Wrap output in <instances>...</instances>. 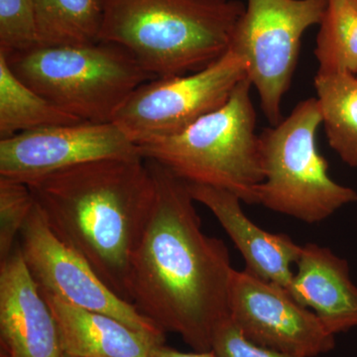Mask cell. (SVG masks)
Here are the masks:
<instances>
[{"label":"cell","mask_w":357,"mask_h":357,"mask_svg":"<svg viewBox=\"0 0 357 357\" xmlns=\"http://www.w3.org/2000/svg\"><path fill=\"white\" fill-rule=\"evenodd\" d=\"M146 162L155 199L131 259L129 301L164 332L178 333L195 351H208L215 328L229 318V248L203 231L187 183Z\"/></svg>","instance_id":"cell-1"},{"label":"cell","mask_w":357,"mask_h":357,"mask_svg":"<svg viewBox=\"0 0 357 357\" xmlns=\"http://www.w3.org/2000/svg\"><path fill=\"white\" fill-rule=\"evenodd\" d=\"M27 185L54 234L130 303L129 268L155 199L146 160L137 155L89 162Z\"/></svg>","instance_id":"cell-2"},{"label":"cell","mask_w":357,"mask_h":357,"mask_svg":"<svg viewBox=\"0 0 357 357\" xmlns=\"http://www.w3.org/2000/svg\"><path fill=\"white\" fill-rule=\"evenodd\" d=\"M100 41L119 45L156 77L204 70L229 51L241 0H102Z\"/></svg>","instance_id":"cell-3"},{"label":"cell","mask_w":357,"mask_h":357,"mask_svg":"<svg viewBox=\"0 0 357 357\" xmlns=\"http://www.w3.org/2000/svg\"><path fill=\"white\" fill-rule=\"evenodd\" d=\"M252 88L245 77L220 109L180 132L141 141L138 154L188 184L220 188L243 203L257 204L256 190L264 174Z\"/></svg>","instance_id":"cell-4"},{"label":"cell","mask_w":357,"mask_h":357,"mask_svg":"<svg viewBox=\"0 0 357 357\" xmlns=\"http://www.w3.org/2000/svg\"><path fill=\"white\" fill-rule=\"evenodd\" d=\"M3 53L23 83L68 114L93 123L112 122L134 89L155 79L130 52L112 42L38 45Z\"/></svg>","instance_id":"cell-5"},{"label":"cell","mask_w":357,"mask_h":357,"mask_svg":"<svg viewBox=\"0 0 357 357\" xmlns=\"http://www.w3.org/2000/svg\"><path fill=\"white\" fill-rule=\"evenodd\" d=\"M321 124L318 100L311 98L298 103L280 123L262 131L264 178L256 190L257 204L312 225L356 203V190L328 175V162L317 144Z\"/></svg>","instance_id":"cell-6"},{"label":"cell","mask_w":357,"mask_h":357,"mask_svg":"<svg viewBox=\"0 0 357 357\" xmlns=\"http://www.w3.org/2000/svg\"><path fill=\"white\" fill-rule=\"evenodd\" d=\"M328 0H248L230 51L244 59L272 126L282 121V102L290 89L304 33L319 24Z\"/></svg>","instance_id":"cell-7"},{"label":"cell","mask_w":357,"mask_h":357,"mask_svg":"<svg viewBox=\"0 0 357 357\" xmlns=\"http://www.w3.org/2000/svg\"><path fill=\"white\" fill-rule=\"evenodd\" d=\"M245 77V61L229 50L199 72L141 84L117 109L112 122L135 144L173 135L222 107Z\"/></svg>","instance_id":"cell-8"},{"label":"cell","mask_w":357,"mask_h":357,"mask_svg":"<svg viewBox=\"0 0 357 357\" xmlns=\"http://www.w3.org/2000/svg\"><path fill=\"white\" fill-rule=\"evenodd\" d=\"M20 237L23 258L42 293L107 314L137 332L165 342L164 331L133 304L117 296L84 257L54 234L36 201Z\"/></svg>","instance_id":"cell-9"},{"label":"cell","mask_w":357,"mask_h":357,"mask_svg":"<svg viewBox=\"0 0 357 357\" xmlns=\"http://www.w3.org/2000/svg\"><path fill=\"white\" fill-rule=\"evenodd\" d=\"M229 318L251 342L300 357L332 351L335 335L312 310L286 289L248 270L234 269L229 293Z\"/></svg>","instance_id":"cell-10"},{"label":"cell","mask_w":357,"mask_h":357,"mask_svg":"<svg viewBox=\"0 0 357 357\" xmlns=\"http://www.w3.org/2000/svg\"><path fill=\"white\" fill-rule=\"evenodd\" d=\"M137 155L135 143L114 122L50 126L0 140V177L29 184L89 162Z\"/></svg>","instance_id":"cell-11"},{"label":"cell","mask_w":357,"mask_h":357,"mask_svg":"<svg viewBox=\"0 0 357 357\" xmlns=\"http://www.w3.org/2000/svg\"><path fill=\"white\" fill-rule=\"evenodd\" d=\"M57 324L20 245L0 262V357H61Z\"/></svg>","instance_id":"cell-12"},{"label":"cell","mask_w":357,"mask_h":357,"mask_svg":"<svg viewBox=\"0 0 357 357\" xmlns=\"http://www.w3.org/2000/svg\"><path fill=\"white\" fill-rule=\"evenodd\" d=\"M188 184V183H187ZM192 199L215 215L244 258L246 270L289 290L302 245L285 234H272L255 225L241 208V199L227 190L188 184Z\"/></svg>","instance_id":"cell-13"},{"label":"cell","mask_w":357,"mask_h":357,"mask_svg":"<svg viewBox=\"0 0 357 357\" xmlns=\"http://www.w3.org/2000/svg\"><path fill=\"white\" fill-rule=\"evenodd\" d=\"M296 267L288 290L294 299L311 309L333 335L357 328V286L347 260L326 246L307 243Z\"/></svg>","instance_id":"cell-14"},{"label":"cell","mask_w":357,"mask_h":357,"mask_svg":"<svg viewBox=\"0 0 357 357\" xmlns=\"http://www.w3.org/2000/svg\"><path fill=\"white\" fill-rule=\"evenodd\" d=\"M42 293V292H41ZM42 296L57 324L63 354L72 357H154L165 344L129 328L119 319Z\"/></svg>","instance_id":"cell-15"},{"label":"cell","mask_w":357,"mask_h":357,"mask_svg":"<svg viewBox=\"0 0 357 357\" xmlns=\"http://www.w3.org/2000/svg\"><path fill=\"white\" fill-rule=\"evenodd\" d=\"M83 121L23 83L0 51V140L35 129Z\"/></svg>","instance_id":"cell-16"},{"label":"cell","mask_w":357,"mask_h":357,"mask_svg":"<svg viewBox=\"0 0 357 357\" xmlns=\"http://www.w3.org/2000/svg\"><path fill=\"white\" fill-rule=\"evenodd\" d=\"M314 89L328 144L345 164L357 168L356 77L318 73Z\"/></svg>","instance_id":"cell-17"},{"label":"cell","mask_w":357,"mask_h":357,"mask_svg":"<svg viewBox=\"0 0 357 357\" xmlns=\"http://www.w3.org/2000/svg\"><path fill=\"white\" fill-rule=\"evenodd\" d=\"M39 45L61 46L100 41L102 0H30Z\"/></svg>","instance_id":"cell-18"},{"label":"cell","mask_w":357,"mask_h":357,"mask_svg":"<svg viewBox=\"0 0 357 357\" xmlns=\"http://www.w3.org/2000/svg\"><path fill=\"white\" fill-rule=\"evenodd\" d=\"M314 50L319 74L357 75V11L349 0H328Z\"/></svg>","instance_id":"cell-19"},{"label":"cell","mask_w":357,"mask_h":357,"mask_svg":"<svg viewBox=\"0 0 357 357\" xmlns=\"http://www.w3.org/2000/svg\"><path fill=\"white\" fill-rule=\"evenodd\" d=\"M35 206L29 185L0 177V262L15 248V239Z\"/></svg>","instance_id":"cell-20"},{"label":"cell","mask_w":357,"mask_h":357,"mask_svg":"<svg viewBox=\"0 0 357 357\" xmlns=\"http://www.w3.org/2000/svg\"><path fill=\"white\" fill-rule=\"evenodd\" d=\"M38 45L30 0H0V51L13 53L29 50Z\"/></svg>","instance_id":"cell-21"},{"label":"cell","mask_w":357,"mask_h":357,"mask_svg":"<svg viewBox=\"0 0 357 357\" xmlns=\"http://www.w3.org/2000/svg\"><path fill=\"white\" fill-rule=\"evenodd\" d=\"M211 351L215 357H300L255 344L244 337L230 318L213 332Z\"/></svg>","instance_id":"cell-22"},{"label":"cell","mask_w":357,"mask_h":357,"mask_svg":"<svg viewBox=\"0 0 357 357\" xmlns=\"http://www.w3.org/2000/svg\"><path fill=\"white\" fill-rule=\"evenodd\" d=\"M154 357H215L213 352L208 351H195V352H182L176 351V349L167 347L165 345H161L155 351Z\"/></svg>","instance_id":"cell-23"},{"label":"cell","mask_w":357,"mask_h":357,"mask_svg":"<svg viewBox=\"0 0 357 357\" xmlns=\"http://www.w3.org/2000/svg\"><path fill=\"white\" fill-rule=\"evenodd\" d=\"M349 3L351 4L352 7L357 11V0H349Z\"/></svg>","instance_id":"cell-24"},{"label":"cell","mask_w":357,"mask_h":357,"mask_svg":"<svg viewBox=\"0 0 357 357\" xmlns=\"http://www.w3.org/2000/svg\"><path fill=\"white\" fill-rule=\"evenodd\" d=\"M61 357H72V356H68V354H62V356H61Z\"/></svg>","instance_id":"cell-25"}]
</instances>
